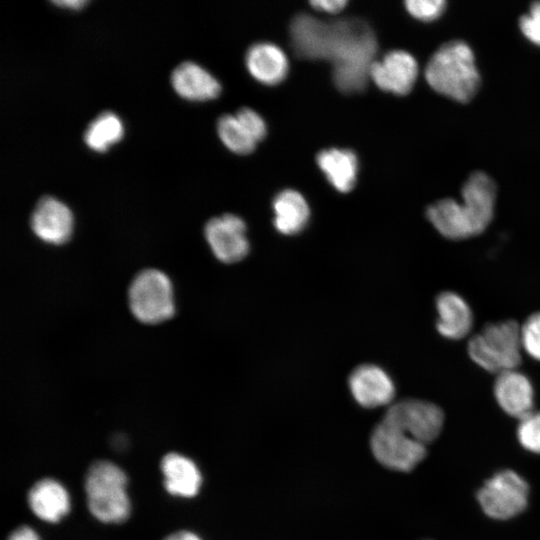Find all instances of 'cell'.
Listing matches in <instances>:
<instances>
[{
	"instance_id": "obj_10",
	"label": "cell",
	"mask_w": 540,
	"mask_h": 540,
	"mask_svg": "<svg viewBox=\"0 0 540 540\" xmlns=\"http://www.w3.org/2000/svg\"><path fill=\"white\" fill-rule=\"evenodd\" d=\"M204 236L214 256L223 263L239 262L249 253L246 224L237 215L227 213L209 219Z\"/></svg>"
},
{
	"instance_id": "obj_23",
	"label": "cell",
	"mask_w": 540,
	"mask_h": 540,
	"mask_svg": "<svg viewBox=\"0 0 540 540\" xmlns=\"http://www.w3.org/2000/svg\"><path fill=\"white\" fill-rule=\"evenodd\" d=\"M217 133L224 145L238 154L251 153L256 141L249 135L235 115L224 114L217 121Z\"/></svg>"
},
{
	"instance_id": "obj_3",
	"label": "cell",
	"mask_w": 540,
	"mask_h": 540,
	"mask_svg": "<svg viewBox=\"0 0 540 540\" xmlns=\"http://www.w3.org/2000/svg\"><path fill=\"white\" fill-rule=\"evenodd\" d=\"M425 77L436 92L463 103L474 97L480 84L474 54L461 40L448 41L433 53Z\"/></svg>"
},
{
	"instance_id": "obj_12",
	"label": "cell",
	"mask_w": 540,
	"mask_h": 540,
	"mask_svg": "<svg viewBox=\"0 0 540 540\" xmlns=\"http://www.w3.org/2000/svg\"><path fill=\"white\" fill-rule=\"evenodd\" d=\"M418 74L415 58L404 50H391L371 64L369 77L382 90L398 95L407 94Z\"/></svg>"
},
{
	"instance_id": "obj_4",
	"label": "cell",
	"mask_w": 540,
	"mask_h": 540,
	"mask_svg": "<svg viewBox=\"0 0 540 540\" xmlns=\"http://www.w3.org/2000/svg\"><path fill=\"white\" fill-rule=\"evenodd\" d=\"M124 471L109 461H98L88 470L85 480L88 507L104 523H121L130 513Z\"/></svg>"
},
{
	"instance_id": "obj_11",
	"label": "cell",
	"mask_w": 540,
	"mask_h": 540,
	"mask_svg": "<svg viewBox=\"0 0 540 540\" xmlns=\"http://www.w3.org/2000/svg\"><path fill=\"white\" fill-rule=\"evenodd\" d=\"M30 227L41 241L51 245H63L71 238L73 215L62 201L44 195L38 199L32 210Z\"/></svg>"
},
{
	"instance_id": "obj_26",
	"label": "cell",
	"mask_w": 540,
	"mask_h": 540,
	"mask_svg": "<svg viewBox=\"0 0 540 540\" xmlns=\"http://www.w3.org/2000/svg\"><path fill=\"white\" fill-rule=\"evenodd\" d=\"M405 6L415 18L430 21L442 14L446 2L444 0H407Z\"/></svg>"
},
{
	"instance_id": "obj_6",
	"label": "cell",
	"mask_w": 540,
	"mask_h": 540,
	"mask_svg": "<svg viewBox=\"0 0 540 540\" xmlns=\"http://www.w3.org/2000/svg\"><path fill=\"white\" fill-rule=\"evenodd\" d=\"M133 316L144 324H159L175 313L173 287L168 276L154 268L139 271L128 287Z\"/></svg>"
},
{
	"instance_id": "obj_18",
	"label": "cell",
	"mask_w": 540,
	"mask_h": 540,
	"mask_svg": "<svg viewBox=\"0 0 540 540\" xmlns=\"http://www.w3.org/2000/svg\"><path fill=\"white\" fill-rule=\"evenodd\" d=\"M32 512L47 522H57L70 509V498L66 489L56 480L46 478L35 483L28 493Z\"/></svg>"
},
{
	"instance_id": "obj_15",
	"label": "cell",
	"mask_w": 540,
	"mask_h": 540,
	"mask_svg": "<svg viewBox=\"0 0 540 540\" xmlns=\"http://www.w3.org/2000/svg\"><path fill=\"white\" fill-rule=\"evenodd\" d=\"M170 81L176 93L188 100L213 99L221 91L219 81L209 71L193 61L179 63L172 70Z\"/></svg>"
},
{
	"instance_id": "obj_1",
	"label": "cell",
	"mask_w": 540,
	"mask_h": 540,
	"mask_svg": "<svg viewBox=\"0 0 540 540\" xmlns=\"http://www.w3.org/2000/svg\"><path fill=\"white\" fill-rule=\"evenodd\" d=\"M290 39L299 57L331 61L334 83L342 92L365 88L377 40L362 19L323 21L310 14H297L290 23Z\"/></svg>"
},
{
	"instance_id": "obj_5",
	"label": "cell",
	"mask_w": 540,
	"mask_h": 540,
	"mask_svg": "<svg viewBox=\"0 0 540 540\" xmlns=\"http://www.w3.org/2000/svg\"><path fill=\"white\" fill-rule=\"evenodd\" d=\"M468 354L484 370L497 375L521 362L520 326L512 320L488 324L468 342Z\"/></svg>"
},
{
	"instance_id": "obj_20",
	"label": "cell",
	"mask_w": 540,
	"mask_h": 540,
	"mask_svg": "<svg viewBox=\"0 0 540 540\" xmlns=\"http://www.w3.org/2000/svg\"><path fill=\"white\" fill-rule=\"evenodd\" d=\"M317 164L329 183L340 192H349L358 174V158L348 149L329 148L318 153Z\"/></svg>"
},
{
	"instance_id": "obj_9",
	"label": "cell",
	"mask_w": 540,
	"mask_h": 540,
	"mask_svg": "<svg viewBox=\"0 0 540 540\" xmlns=\"http://www.w3.org/2000/svg\"><path fill=\"white\" fill-rule=\"evenodd\" d=\"M382 420L407 432L416 441L427 446L440 434L444 414L431 402L404 399L390 406Z\"/></svg>"
},
{
	"instance_id": "obj_27",
	"label": "cell",
	"mask_w": 540,
	"mask_h": 540,
	"mask_svg": "<svg viewBox=\"0 0 540 540\" xmlns=\"http://www.w3.org/2000/svg\"><path fill=\"white\" fill-rule=\"evenodd\" d=\"M235 116L256 142L265 137L267 130L266 123L258 112L244 107L238 110Z\"/></svg>"
},
{
	"instance_id": "obj_21",
	"label": "cell",
	"mask_w": 540,
	"mask_h": 540,
	"mask_svg": "<svg viewBox=\"0 0 540 540\" xmlns=\"http://www.w3.org/2000/svg\"><path fill=\"white\" fill-rule=\"evenodd\" d=\"M274 226L285 235L297 234L304 229L310 209L304 196L296 190L280 191L273 200Z\"/></svg>"
},
{
	"instance_id": "obj_25",
	"label": "cell",
	"mask_w": 540,
	"mask_h": 540,
	"mask_svg": "<svg viewBox=\"0 0 540 540\" xmlns=\"http://www.w3.org/2000/svg\"><path fill=\"white\" fill-rule=\"evenodd\" d=\"M522 350L540 361V312L532 314L520 327Z\"/></svg>"
},
{
	"instance_id": "obj_31",
	"label": "cell",
	"mask_w": 540,
	"mask_h": 540,
	"mask_svg": "<svg viewBox=\"0 0 540 540\" xmlns=\"http://www.w3.org/2000/svg\"><path fill=\"white\" fill-rule=\"evenodd\" d=\"M164 540H201L196 534L190 531H178L167 536Z\"/></svg>"
},
{
	"instance_id": "obj_28",
	"label": "cell",
	"mask_w": 540,
	"mask_h": 540,
	"mask_svg": "<svg viewBox=\"0 0 540 540\" xmlns=\"http://www.w3.org/2000/svg\"><path fill=\"white\" fill-rule=\"evenodd\" d=\"M519 26L531 42L540 46V1L531 4L529 13L520 18Z\"/></svg>"
},
{
	"instance_id": "obj_24",
	"label": "cell",
	"mask_w": 540,
	"mask_h": 540,
	"mask_svg": "<svg viewBox=\"0 0 540 540\" xmlns=\"http://www.w3.org/2000/svg\"><path fill=\"white\" fill-rule=\"evenodd\" d=\"M517 436L525 449L540 454V412L533 411L520 419Z\"/></svg>"
},
{
	"instance_id": "obj_13",
	"label": "cell",
	"mask_w": 540,
	"mask_h": 540,
	"mask_svg": "<svg viewBox=\"0 0 540 540\" xmlns=\"http://www.w3.org/2000/svg\"><path fill=\"white\" fill-rule=\"evenodd\" d=\"M348 383L354 399L366 408L387 405L395 395V386L390 376L373 364L355 368Z\"/></svg>"
},
{
	"instance_id": "obj_2",
	"label": "cell",
	"mask_w": 540,
	"mask_h": 540,
	"mask_svg": "<svg viewBox=\"0 0 540 540\" xmlns=\"http://www.w3.org/2000/svg\"><path fill=\"white\" fill-rule=\"evenodd\" d=\"M461 202L438 200L426 210V217L445 238L461 240L482 233L494 215L496 185L482 171H475L461 189Z\"/></svg>"
},
{
	"instance_id": "obj_30",
	"label": "cell",
	"mask_w": 540,
	"mask_h": 540,
	"mask_svg": "<svg viewBox=\"0 0 540 540\" xmlns=\"http://www.w3.org/2000/svg\"><path fill=\"white\" fill-rule=\"evenodd\" d=\"M8 540H40L37 533L28 526H21L11 533Z\"/></svg>"
},
{
	"instance_id": "obj_7",
	"label": "cell",
	"mask_w": 540,
	"mask_h": 540,
	"mask_svg": "<svg viewBox=\"0 0 540 540\" xmlns=\"http://www.w3.org/2000/svg\"><path fill=\"white\" fill-rule=\"evenodd\" d=\"M529 487L511 470H504L487 480L477 494L484 513L491 518L506 520L521 513L527 506Z\"/></svg>"
},
{
	"instance_id": "obj_32",
	"label": "cell",
	"mask_w": 540,
	"mask_h": 540,
	"mask_svg": "<svg viewBox=\"0 0 540 540\" xmlns=\"http://www.w3.org/2000/svg\"><path fill=\"white\" fill-rule=\"evenodd\" d=\"M55 5L66 7L70 9H79L82 6H84L87 1L86 0H61V1H52Z\"/></svg>"
},
{
	"instance_id": "obj_16",
	"label": "cell",
	"mask_w": 540,
	"mask_h": 540,
	"mask_svg": "<svg viewBox=\"0 0 540 540\" xmlns=\"http://www.w3.org/2000/svg\"><path fill=\"white\" fill-rule=\"evenodd\" d=\"M436 328L445 338L458 340L471 330L473 314L463 297L455 292L445 291L436 298Z\"/></svg>"
},
{
	"instance_id": "obj_17",
	"label": "cell",
	"mask_w": 540,
	"mask_h": 540,
	"mask_svg": "<svg viewBox=\"0 0 540 540\" xmlns=\"http://www.w3.org/2000/svg\"><path fill=\"white\" fill-rule=\"evenodd\" d=\"M245 63L250 74L267 85L281 82L288 73L289 62L284 51L270 42H258L247 50Z\"/></svg>"
},
{
	"instance_id": "obj_29",
	"label": "cell",
	"mask_w": 540,
	"mask_h": 540,
	"mask_svg": "<svg viewBox=\"0 0 540 540\" xmlns=\"http://www.w3.org/2000/svg\"><path fill=\"white\" fill-rule=\"evenodd\" d=\"M310 4L318 10L325 12L336 13L342 10L346 4V0H314Z\"/></svg>"
},
{
	"instance_id": "obj_14",
	"label": "cell",
	"mask_w": 540,
	"mask_h": 540,
	"mask_svg": "<svg viewBox=\"0 0 540 540\" xmlns=\"http://www.w3.org/2000/svg\"><path fill=\"white\" fill-rule=\"evenodd\" d=\"M497 403L508 415L523 418L533 412L534 389L529 378L517 369L497 375L494 383Z\"/></svg>"
},
{
	"instance_id": "obj_22",
	"label": "cell",
	"mask_w": 540,
	"mask_h": 540,
	"mask_svg": "<svg viewBox=\"0 0 540 540\" xmlns=\"http://www.w3.org/2000/svg\"><path fill=\"white\" fill-rule=\"evenodd\" d=\"M123 135L120 118L112 111L100 112L86 127L83 139L92 150L103 152Z\"/></svg>"
},
{
	"instance_id": "obj_8",
	"label": "cell",
	"mask_w": 540,
	"mask_h": 540,
	"mask_svg": "<svg viewBox=\"0 0 540 540\" xmlns=\"http://www.w3.org/2000/svg\"><path fill=\"white\" fill-rule=\"evenodd\" d=\"M370 445L377 461L396 471L412 470L426 455V446L383 420L375 427Z\"/></svg>"
},
{
	"instance_id": "obj_19",
	"label": "cell",
	"mask_w": 540,
	"mask_h": 540,
	"mask_svg": "<svg viewBox=\"0 0 540 540\" xmlns=\"http://www.w3.org/2000/svg\"><path fill=\"white\" fill-rule=\"evenodd\" d=\"M164 475V487L172 495L182 497L195 496L201 486V474L195 463L189 458L168 453L161 461Z\"/></svg>"
}]
</instances>
